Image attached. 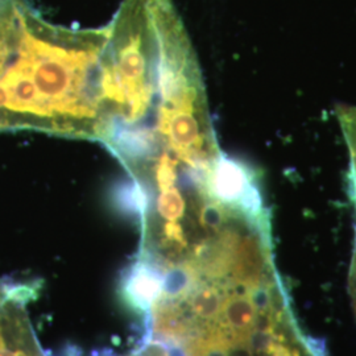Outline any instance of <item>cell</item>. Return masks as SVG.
Here are the masks:
<instances>
[{
    "mask_svg": "<svg viewBox=\"0 0 356 356\" xmlns=\"http://www.w3.org/2000/svg\"><path fill=\"white\" fill-rule=\"evenodd\" d=\"M36 285L0 280V356H41L26 313Z\"/></svg>",
    "mask_w": 356,
    "mask_h": 356,
    "instance_id": "cell-1",
    "label": "cell"
},
{
    "mask_svg": "<svg viewBox=\"0 0 356 356\" xmlns=\"http://www.w3.org/2000/svg\"><path fill=\"white\" fill-rule=\"evenodd\" d=\"M163 272L139 259L122 284V298L134 312L151 313L163 293Z\"/></svg>",
    "mask_w": 356,
    "mask_h": 356,
    "instance_id": "cell-2",
    "label": "cell"
},
{
    "mask_svg": "<svg viewBox=\"0 0 356 356\" xmlns=\"http://www.w3.org/2000/svg\"><path fill=\"white\" fill-rule=\"evenodd\" d=\"M339 122L343 129L344 138L350 152V172H348V191L355 211V238L348 272V293L356 317V108L343 107L338 113Z\"/></svg>",
    "mask_w": 356,
    "mask_h": 356,
    "instance_id": "cell-3",
    "label": "cell"
}]
</instances>
